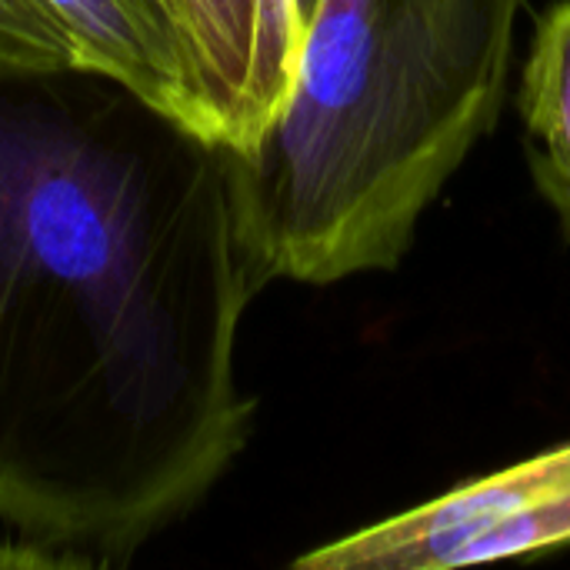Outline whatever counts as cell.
<instances>
[{
  "instance_id": "1",
  "label": "cell",
  "mask_w": 570,
  "mask_h": 570,
  "mask_svg": "<svg viewBox=\"0 0 570 570\" xmlns=\"http://www.w3.org/2000/svg\"><path fill=\"white\" fill-rule=\"evenodd\" d=\"M264 287L230 154L87 67L0 70V528L13 564L127 561L250 441Z\"/></svg>"
},
{
  "instance_id": "2",
  "label": "cell",
  "mask_w": 570,
  "mask_h": 570,
  "mask_svg": "<svg viewBox=\"0 0 570 570\" xmlns=\"http://www.w3.org/2000/svg\"><path fill=\"white\" fill-rule=\"evenodd\" d=\"M524 0H317L284 107L230 154L264 284L394 271L494 130Z\"/></svg>"
},
{
  "instance_id": "3",
  "label": "cell",
  "mask_w": 570,
  "mask_h": 570,
  "mask_svg": "<svg viewBox=\"0 0 570 570\" xmlns=\"http://www.w3.org/2000/svg\"><path fill=\"white\" fill-rule=\"evenodd\" d=\"M570 544V444L304 554V570H454Z\"/></svg>"
},
{
  "instance_id": "4",
  "label": "cell",
  "mask_w": 570,
  "mask_h": 570,
  "mask_svg": "<svg viewBox=\"0 0 570 570\" xmlns=\"http://www.w3.org/2000/svg\"><path fill=\"white\" fill-rule=\"evenodd\" d=\"M187 70L190 127L250 150L277 117L271 87V0H170Z\"/></svg>"
},
{
  "instance_id": "5",
  "label": "cell",
  "mask_w": 570,
  "mask_h": 570,
  "mask_svg": "<svg viewBox=\"0 0 570 570\" xmlns=\"http://www.w3.org/2000/svg\"><path fill=\"white\" fill-rule=\"evenodd\" d=\"M67 33L77 67L107 73L190 127L187 70L170 0H37ZM194 130V127H190Z\"/></svg>"
},
{
  "instance_id": "6",
  "label": "cell",
  "mask_w": 570,
  "mask_h": 570,
  "mask_svg": "<svg viewBox=\"0 0 570 570\" xmlns=\"http://www.w3.org/2000/svg\"><path fill=\"white\" fill-rule=\"evenodd\" d=\"M518 110L534 180L570 237V0H558L534 27L518 83Z\"/></svg>"
},
{
  "instance_id": "7",
  "label": "cell",
  "mask_w": 570,
  "mask_h": 570,
  "mask_svg": "<svg viewBox=\"0 0 570 570\" xmlns=\"http://www.w3.org/2000/svg\"><path fill=\"white\" fill-rule=\"evenodd\" d=\"M77 67L63 27L37 0H0V70Z\"/></svg>"
},
{
  "instance_id": "8",
  "label": "cell",
  "mask_w": 570,
  "mask_h": 570,
  "mask_svg": "<svg viewBox=\"0 0 570 570\" xmlns=\"http://www.w3.org/2000/svg\"><path fill=\"white\" fill-rule=\"evenodd\" d=\"M314 7H317V0H271V87L277 97V110L287 100L301 37L307 30Z\"/></svg>"
}]
</instances>
